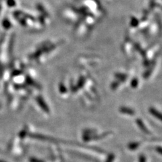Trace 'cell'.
Returning <instances> with one entry per match:
<instances>
[{"label": "cell", "mask_w": 162, "mask_h": 162, "mask_svg": "<svg viewBox=\"0 0 162 162\" xmlns=\"http://www.w3.org/2000/svg\"><path fill=\"white\" fill-rule=\"evenodd\" d=\"M120 112L122 114L126 115H128V116H132V115H134V112L131 109H129L128 108H126V107H124V108H122L120 109Z\"/></svg>", "instance_id": "6da1fadb"}, {"label": "cell", "mask_w": 162, "mask_h": 162, "mask_svg": "<svg viewBox=\"0 0 162 162\" xmlns=\"http://www.w3.org/2000/svg\"><path fill=\"white\" fill-rule=\"evenodd\" d=\"M1 9H2V5L0 4V11H1Z\"/></svg>", "instance_id": "ba28073f"}, {"label": "cell", "mask_w": 162, "mask_h": 162, "mask_svg": "<svg viewBox=\"0 0 162 162\" xmlns=\"http://www.w3.org/2000/svg\"><path fill=\"white\" fill-rule=\"evenodd\" d=\"M30 162H44L42 160H38V159H36V158H31L30 159Z\"/></svg>", "instance_id": "8992f818"}, {"label": "cell", "mask_w": 162, "mask_h": 162, "mask_svg": "<svg viewBox=\"0 0 162 162\" xmlns=\"http://www.w3.org/2000/svg\"><path fill=\"white\" fill-rule=\"evenodd\" d=\"M149 112L150 114H151V115H154V116L155 118H158L159 120H161V114H160V112H159L157 109H154L153 108H150V110H149Z\"/></svg>", "instance_id": "7a4b0ae2"}, {"label": "cell", "mask_w": 162, "mask_h": 162, "mask_svg": "<svg viewBox=\"0 0 162 162\" xmlns=\"http://www.w3.org/2000/svg\"><path fill=\"white\" fill-rule=\"evenodd\" d=\"M3 25H4V28H9V27H10V23L7 19H5L4 20V22H3Z\"/></svg>", "instance_id": "5b68a950"}, {"label": "cell", "mask_w": 162, "mask_h": 162, "mask_svg": "<svg viewBox=\"0 0 162 162\" xmlns=\"http://www.w3.org/2000/svg\"><path fill=\"white\" fill-rule=\"evenodd\" d=\"M139 162H146V158L144 155H141L139 157Z\"/></svg>", "instance_id": "52a82bcc"}, {"label": "cell", "mask_w": 162, "mask_h": 162, "mask_svg": "<svg viewBox=\"0 0 162 162\" xmlns=\"http://www.w3.org/2000/svg\"><path fill=\"white\" fill-rule=\"evenodd\" d=\"M140 143L139 142H134V143H131L128 144V148L131 150V151H134V150L137 149L138 147L140 145Z\"/></svg>", "instance_id": "3957f363"}, {"label": "cell", "mask_w": 162, "mask_h": 162, "mask_svg": "<svg viewBox=\"0 0 162 162\" xmlns=\"http://www.w3.org/2000/svg\"><path fill=\"white\" fill-rule=\"evenodd\" d=\"M115 159V155L114 154H109L105 162H113Z\"/></svg>", "instance_id": "277c9868"}]
</instances>
